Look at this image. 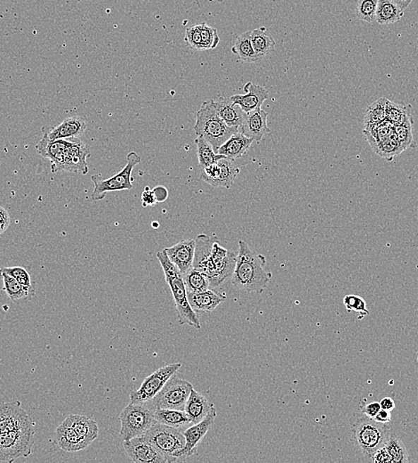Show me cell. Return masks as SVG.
Listing matches in <instances>:
<instances>
[{"label":"cell","instance_id":"32","mask_svg":"<svg viewBox=\"0 0 418 463\" xmlns=\"http://www.w3.org/2000/svg\"><path fill=\"white\" fill-rule=\"evenodd\" d=\"M232 52L236 54L239 60L245 61V63H260V60L253 49L251 32L242 33L237 37L234 46L232 47Z\"/></svg>","mask_w":418,"mask_h":463},{"label":"cell","instance_id":"2","mask_svg":"<svg viewBox=\"0 0 418 463\" xmlns=\"http://www.w3.org/2000/svg\"><path fill=\"white\" fill-rule=\"evenodd\" d=\"M266 266L265 256L253 250L246 242L239 241L237 262L231 277L232 286L246 293L262 294L273 277Z\"/></svg>","mask_w":418,"mask_h":463},{"label":"cell","instance_id":"29","mask_svg":"<svg viewBox=\"0 0 418 463\" xmlns=\"http://www.w3.org/2000/svg\"><path fill=\"white\" fill-rule=\"evenodd\" d=\"M251 42L260 61L275 50V41L270 35L265 27L251 30Z\"/></svg>","mask_w":418,"mask_h":463},{"label":"cell","instance_id":"45","mask_svg":"<svg viewBox=\"0 0 418 463\" xmlns=\"http://www.w3.org/2000/svg\"><path fill=\"white\" fill-rule=\"evenodd\" d=\"M184 41L190 49L201 51V36L198 25L186 29Z\"/></svg>","mask_w":418,"mask_h":463},{"label":"cell","instance_id":"23","mask_svg":"<svg viewBox=\"0 0 418 463\" xmlns=\"http://www.w3.org/2000/svg\"><path fill=\"white\" fill-rule=\"evenodd\" d=\"M87 129V122L80 116L64 119L61 124L54 127L47 133L50 140L66 139L71 137H80Z\"/></svg>","mask_w":418,"mask_h":463},{"label":"cell","instance_id":"33","mask_svg":"<svg viewBox=\"0 0 418 463\" xmlns=\"http://www.w3.org/2000/svg\"><path fill=\"white\" fill-rule=\"evenodd\" d=\"M393 131V125L387 119L378 123V124L365 126L363 129L366 141L372 149L376 148L380 143L388 139Z\"/></svg>","mask_w":418,"mask_h":463},{"label":"cell","instance_id":"25","mask_svg":"<svg viewBox=\"0 0 418 463\" xmlns=\"http://www.w3.org/2000/svg\"><path fill=\"white\" fill-rule=\"evenodd\" d=\"M213 101L215 112L219 117L229 127L239 129L245 115V112L242 111L241 108L239 105H234L229 98H219L217 100Z\"/></svg>","mask_w":418,"mask_h":463},{"label":"cell","instance_id":"47","mask_svg":"<svg viewBox=\"0 0 418 463\" xmlns=\"http://www.w3.org/2000/svg\"><path fill=\"white\" fill-rule=\"evenodd\" d=\"M381 406L378 402H372L369 404H365L364 406H362L361 408V413L364 414L366 416L371 418V419H375L376 415L379 413V411L381 410Z\"/></svg>","mask_w":418,"mask_h":463},{"label":"cell","instance_id":"15","mask_svg":"<svg viewBox=\"0 0 418 463\" xmlns=\"http://www.w3.org/2000/svg\"><path fill=\"white\" fill-rule=\"evenodd\" d=\"M123 447L133 462L169 463L165 456L143 435L123 441Z\"/></svg>","mask_w":418,"mask_h":463},{"label":"cell","instance_id":"37","mask_svg":"<svg viewBox=\"0 0 418 463\" xmlns=\"http://www.w3.org/2000/svg\"><path fill=\"white\" fill-rule=\"evenodd\" d=\"M387 100L388 99L381 98L369 106L365 112L364 119H363L364 127L378 124V123L386 121Z\"/></svg>","mask_w":418,"mask_h":463},{"label":"cell","instance_id":"35","mask_svg":"<svg viewBox=\"0 0 418 463\" xmlns=\"http://www.w3.org/2000/svg\"><path fill=\"white\" fill-rule=\"evenodd\" d=\"M195 143L197 146V156L200 169L217 163L219 160L225 157L215 153L213 146L203 136H197V139H195Z\"/></svg>","mask_w":418,"mask_h":463},{"label":"cell","instance_id":"6","mask_svg":"<svg viewBox=\"0 0 418 463\" xmlns=\"http://www.w3.org/2000/svg\"><path fill=\"white\" fill-rule=\"evenodd\" d=\"M156 406L153 401L145 404L130 403L119 415L121 437L123 441L142 437L155 423Z\"/></svg>","mask_w":418,"mask_h":463},{"label":"cell","instance_id":"27","mask_svg":"<svg viewBox=\"0 0 418 463\" xmlns=\"http://www.w3.org/2000/svg\"><path fill=\"white\" fill-rule=\"evenodd\" d=\"M56 437L57 445L65 452H78L88 447L77 432L64 423L56 428Z\"/></svg>","mask_w":418,"mask_h":463},{"label":"cell","instance_id":"14","mask_svg":"<svg viewBox=\"0 0 418 463\" xmlns=\"http://www.w3.org/2000/svg\"><path fill=\"white\" fill-rule=\"evenodd\" d=\"M35 427L20 401L0 404V433Z\"/></svg>","mask_w":418,"mask_h":463},{"label":"cell","instance_id":"21","mask_svg":"<svg viewBox=\"0 0 418 463\" xmlns=\"http://www.w3.org/2000/svg\"><path fill=\"white\" fill-rule=\"evenodd\" d=\"M91 151L80 137L71 139L70 156H68L66 172L85 175L88 173V161Z\"/></svg>","mask_w":418,"mask_h":463},{"label":"cell","instance_id":"52","mask_svg":"<svg viewBox=\"0 0 418 463\" xmlns=\"http://www.w3.org/2000/svg\"><path fill=\"white\" fill-rule=\"evenodd\" d=\"M379 403L383 410L392 411L395 409L396 407L395 402H394L393 399H390V397H385V399H383Z\"/></svg>","mask_w":418,"mask_h":463},{"label":"cell","instance_id":"10","mask_svg":"<svg viewBox=\"0 0 418 463\" xmlns=\"http://www.w3.org/2000/svg\"><path fill=\"white\" fill-rule=\"evenodd\" d=\"M193 386L187 380L172 376L153 400L156 408L183 410L193 391Z\"/></svg>","mask_w":418,"mask_h":463},{"label":"cell","instance_id":"11","mask_svg":"<svg viewBox=\"0 0 418 463\" xmlns=\"http://www.w3.org/2000/svg\"><path fill=\"white\" fill-rule=\"evenodd\" d=\"M181 367V363H177L155 370L153 375L143 380L138 389L131 391L129 395L130 403L145 404L153 401L165 386L167 380L174 376Z\"/></svg>","mask_w":418,"mask_h":463},{"label":"cell","instance_id":"53","mask_svg":"<svg viewBox=\"0 0 418 463\" xmlns=\"http://www.w3.org/2000/svg\"><path fill=\"white\" fill-rule=\"evenodd\" d=\"M393 1L397 3V4L402 6V8L405 10L413 0H393Z\"/></svg>","mask_w":418,"mask_h":463},{"label":"cell","instance_id":"13","mask_svg":"<svg viewBox=\"0 0 418 463\" xmlns=\"http://www.w3.org/2000/svg\"><path fill=\"white\" fill-rule=\"evenodd\" d=\"M201 178L215 188H229L239 174V168L234 160L224 157L217 163L200 169Z\"/></svg>","mask_w":418,"mask_h":463},{"label":"cell","instance_id":"51","mask_svg":"<svg viewBox=\"0 0 418 463\" xmlns=\"http://www.w3.org/2000/svg\"><path fill=\"white\" fill-rule=\"evenodd\" d=\"M375 421L381 423H388L392 420V414L390 411L381 409L379 413L376 415Z\"/></svg>","mask_w":418,"mask_h":463},{"label":"cell","instance_id":"5","mask_svg":"<svg viewBox=\"0 0 418 463\" xmlns=\"http://www.w3.org/2000/svg\"><path fill=\"white\" fill-rule=\"evenodd\" d=\"M194 132L197 136H203L210 143L217 153L229 137L239 132V129L226 124L215 112L214 101L207 100L197 112Z\"/></svg>","mask_w":418,"mask_h":463},{"label":"cell","instance_id":"7","mask_svg":"<svg viewBox=\"0 0 418 463\" xmlns=\"http://www.w3.org/2000/svg\"><path fill=\"white\" fill-rule=\"evenodd\" d=\"M143 437L165 456L169 463L179 462L178 456L185 447L183 430L155 421Z\"/></svg>","mask_w":418,"mask_h":463},{"label":"cell","instance_id":"48","mask_svg":"<svg viewBox=\"0 0 418 463\" xmlns=\"http://www.w3.org/2000/svg\"><path fill=\"white\" fill-rule=\"evenodd\" d=\"M157 204V201L153 191L149 187H146L142 194V204L143 207H153V206Z\"/></svg>","mask_w":418,"mask_h":463},{"label":"cell","instance_id":"17","mask_svg":"<svg viewBox=\"0 0 418 463\" xmlns=\"http://www.w3.org/2000/svg\"><path fill=\"white\" fill-rule=\"evenodd\" d=\"M267 118L268 113L262 108L245 112L241 125L239 127V132L259 143L270 132Z\"/></svg>","mask_w":418,"mask_h":463},{"label":"cell","instance_id":"42","mask_svg":"<svg viewBox=\"0 0 418 463\" xmlns=\"http://www.w3.org/2000/svg\"><path fill=\"white\" fill-rule=\"evenodd\" d=\"M378 0H358L356 6V16L364 22H376Z\"/></svg>","mask_w":418,"mask_h":463},{"label":"cell","instance_id":"20","mask_svg":"<svg viewBox=\"0 0 418 463\" xmlns=\"http://www.w3.org/2000/svg\"><path fill=\"white\" fill-rule=\"evenodd\" d=\"M187 294L191 307L197 314L211 313L227 298L225 293L209 289Z\"/></svg>","mask_w":418,"mask_h":463},{"label":"cell","instance_id":"44","mask_svg":"<svg viewBox=\"0 0 418 463\" xmlns=\"http://www.w3.org/2000/svg\"><path fill=\"white\" fill-rule=\"evenodd\" d=\"M344 305L349 313L354 311L356 313L359 314V320L369 315V311L366 310L364 298L358 296V295H347V296H345L344 298Z\"/></svg>","mask_w":418,"mask_h":463},{"label":"cell","instance_id":"4","mask_svg":"<svg viewBox=\"0 0 418 463\" xmlns=\"http://www.w3.org/2000/svg\"><path fill=\"white\" fill-rule=\"evenodd\" d=\"M157 259L162 267L166 282L169 284L171 293H172L177 310L178 322L181 325L187 324L197 330H201L200 319H198L196 312L191 308L189 300H188L183 274L174 266V264L171 262L164 250L157 253Z\"/></svg>","mask_w":418,"mask_h":463},{"label":"cell","instance_id":"18","mask_svg":"<svg viewBox=\"0 0 418 463\" xmlns=\"http://www.w3.org/2000/svg\"><path fill=\"white\" fill-rule=\"evenodd\" d=\"M244 95H232L231 100L234 105H239L244 112L255 111L262 107L263 102L269 97V91L263 86L248 82L243 88Z\"/></svg>","mask_w":418,"mask_h":463},{"label":"cell","instance_id":"30","mask_svg":"<svg viewBox=\"0 0 418 463\" xmlns=\"http://www.w3.org/2000/svg\"><path fill=\"white\" fill-rule=\"evenodd\" d=\"M404 16V9L393 0H378L376 22L389 25L399 22Z\"/></svg>","mask_w":418,"mask_h":463},{"label":"cell","instance_id":"3","mask_svg":"<svg viewBox=\"0 0 418 463\" xmlns=\"http://www.w3.org/2000/svg\"><path fill=\"white\" fill-rule=\"evenodd\" d=\"M390 430L386 423H378L364 414H356L351 420V439L354 447L366 458L371 459L388 441Z\"/></svg>","mask_w":418,"mask_h":463},{"label":"cell","instance_id":"46","mask_svg":"<svg viewBox=\"0 0 418 463\" xmlns=\"http://www.w3.org/2000/svg\"><path fill=\"white\" fill-rule=\"evenodd\" d=\"M371 461L376 463H392L393 459L390 457L388 450L386 445H383L381 448H379L378 451L372 455Z\"/></svg>","mask_w":418,"mask_h":463},{"label":"cell","instance_id":"12","mask_svg":"<svg viewBox=\"0 0 418 463\" xmlns=\"http://www.w3.org/2000/svg\"><path fill=\"white\" fill-rule=\"evenodd\" d=\"M71 137L66 139L50 140L47 133L36 145L40 156L46 158L51 163L53 173L65 172L70 156Z\"/></svg>","mask_w":418,"mask_h":463},{"label":"cell","instance_id":"9","mask_svg":"<svg viewBox=\"0 0 418 463\" xmlns=\"http://www.w3.org/2000/svg\"><path fill=\"white\" fill-rule=\"evenodd\" d=\"M35 427L0 433V461L13 462L32 452Z\"/></svg>","mask_w":418,"mask_h":463},{"label":"cell","instance_id":"28","mask_svg":"<svg viewBox=\"0 0 418 463\" xmlns=\"http://www.w3.org/2000/svg\"><path fill=\"white\" fill-rule=\"evenodd\" d=\"M155 421L157 423L167 425V426L173 427L184 431L186 428H189L191 424L190 418L188 417L185 411L174 409H162V408H156Z\"/></svg>","mask_w":418,"mask_h":463},{"label":"cell","instance_id":"40","mask_svg":"<svg viewBox=\"0 0 418 463\" xmlns=\"http://www.w3.org/2000/svg\"><path fill=\"white\" fill-rule=\"evenodd\" d=\"M393 132L402 152L407 149L416 147L413 136V122L404 125L393 126Z\"/></svg>","mask_w":418,"mask_h":463},{"label":"cell","instance_id":"31","mask_svg":"<svg viewBox=\"0 0 418 463\" xmlns=\"http://www.w3.org/2000/svg\"><path fill=\"white\" fill-rule=\"evenodd\" d=\"M0 277L2 278L3 283H4V291L13 303H20L23 300H30L35 296L36 291L26 289L22 284L17 282L15 278L3 272L1 269H0Z\"/></svg>","mask_w":418,"mask_h":463},{"label":"cell","instance_id":"54","mask_svg":"<svg viewBox=\"0 0 418 463\" xmlns=\"http://www.w3.org/2000/svg\"><path fill=\"white\" fill-rule=\"evenodd\" d=\"M417 362L418 363V351L417 353Z\"/></svg>","mask_w":418,"mask_h":463},{"label":"cell","instance_id":"55","mask_svg":"<svg viewBox=\"0 0 418 463\" xmlns=\"http://www.w3.org/2000/svg\"><path fill=\"white\" fill-rule=\"evenodd\" d=\"M217 1H219V2H221V1H222V0H217Z\"/></svg>","mask_w":418,"mask_h":463},{"label":"cell","instance_id":"38","mask_svg":"<svg viewBox=\"0 0 418 463\" xmlns=\"http://www.w3.org/2000/svg\"><path fill=\"white\" fill-rule=\"evenodd\" d=\"M393 463L410 462L409 452L407 451L402 438L399 435L390 434L388 441L386 444Z\"/></svg>","mask_w":418,"mask_h":463},{"label":"cell","instance_id":"50","mask_svg":"<svg viewBox=\"0 0 418 463\" xmlns=\"http://www.w3.org/2000/svg\"><path fill=\"white\" fill-rule=\"evenodd\" d=\"M153 191L157 202H164L169 198V191L163 185L154 187Z\"/></svg>","mask_w":418,"mask_h":463},{"label":"cell","instance_id":"8","mask_svg":"<svg viewBox=\"0 0 418 463\" xmlns=\"http://www.w3.org/2000/svg\"><path fill=\"white\" fill-rule=\"evenodd\" d=\"M141 157L136 152H131L126 156V164L119 173L114 176L102 180L100 175H95L91 177L95 184V189L92 194V201H97L104 199L106 194L112 192L131 190L132 171L137 164L141 163Z\"/></svg>","mask_w":418,"mask_h":463},{"label":"cell","instance_id":"39","mask_svg":"<svg viewBox=\"0 0 418 463\" xmlns=\"http://www.w3.org/2000/svg\"><path fill=\"white\" fill-rule=\"evenodd\" d=\"M373 151L376 154H378L379 156L385 158L387 160H393L394 157L402 153V150L400 148L393 131L390 134L388 139L380 143Z\"/></svg>","mask_w":418,"mask_h":463},{"label":"cell","instance_id":"24","mask_svg":"<svg viewBox=\"0 0 418 463\" xmlns=\"http://www.w3.org/2000/svg\"><path fill=\"white\" fill-rule=\"evenodd\" d=\"M253 142L255 141L252 139L243 135L241 132H237L229 137L227 141L218 149L217 153L232 160L241 159L249 152Z\"/></svg>","mask_w":418,"mask_h":463},{"label":"cell","instance_id":"19","mask_svg":"<svg viewBox=\"0 0 418 463\" xmlns=\"http://www.w3.org/2000/svg\"><path fill=\"white\" fill-rule=\"evenodd\" d=\"M163 250L181 274L186 273L193 266L195 240H183L177 245Z\"/></svg>","mask_w":418,"mask_h":463},{"label":"cell","instance_id":"16","mask_svg":"<svg viewBox=\"0 0 418 463\" xmlns=\"http://www.w3.org/2000/svg\"><path fill=\"white\" fill-rule=\"evenodd\" d=\"M215 417H217V409L215 408L204 420L193 424V426H190L184 431L185 447L178 456V461L184 462L185 459L196 454L198 445L213 426Z\"/></svg>","mask_w":418,"mask_h":463},{"label":"cell","instance_id":"22","mask_svg":"<svg viewBox=\"0 0 418 463\" xmlns=\"http://www.w3.org/2000/svg\"><path fill=\"white\" fill-rule=\"evenodd\" d=\"M63 423L73 428L88 447L98 438L99 428L97 421L85 415H68Z\"/></svg>","mask_w":418,"mask_h":463},{"label":"cell","instance_id":"43","mask_svg":"<svg viewBox=\"0 0 418 463\" xmlns=\"http://www.w3.org/2000/svg\"><path fill=\"white\" fill-rule=\"evenodd\" d=\"M8 274L10 276L15 278L17 282H19L23 287H25L26 289L30 291H36L35 287L33 286L32 276L29 273V271L25 269L23 266H12V267H3L0 269Z\"/></svg>","mask_w":418,"mask_h":463},{"label":"cell","instance_id":"1","mask_svg":"<svg viewBox=\"0 0 418 463\" xmlns=\"http://www.w3.org/2000/svg\"><path fill=\"white\" fill-rule=\"evenodd\" d=\"M237 254L224 248L217 235H200L195 239L193 267L208 278L210 286H220L231 278Z\"/></svg>","mask_w":418,"mask_h":463},{"label":"cell","instance_id":"34","mask_svg":"<svg viewBox=\"0 0 418 463\" xmlns=\"http://www.w3.org/2000/svg\"><path fill=\"white\" fill-rule=\"evenodd\" d=\"M386 119L393 126H400L413 122L411 115V106L398 104V102L387 100Z\"/></svg>","mask_w":418,"mask_h":463},{"label":"cell","instance_id":"36","mask_svg":"<svg viewBox=\"0 0 418 463\" xmlns=\"http://www.w3.org/2000/svg\"><path fill=\"white\" fill-rule=\"evenodd\" d=\"M185 288L187 293H197L208 290L210 287L208 278L201 271L191 267L186 273L183 274Z\"/></svg>","mask_w":418,"mask_h":463},{"label":"cell","instance_id":"41","mask_svg":"<svg viewBox=\"0 0 418 463\" xmlns=\"http://www.w3.org/2000/svg\"><path fill=\"white\" fill-rule=\"evenodd\" d=\"M198 26L201 36V51L215 49L220 41L217 30L207 25L205 23Z\"/></svg>","mask_w":418,"mask_h":463},{"label":"cell","instance_id":"49","mask_svg":"<svg viewBox=\"0 0 418 463\" xmlns=\"http://www.w3.org/2000/svg\"><path fill=\"white\" fill-rule=\"evenodd\" d=\"M10 225V216L4 208L0 206V235L3 234Z\"/></svg>","mask_w":418,"mask_h":463},{"label":"cell","instance_id":"26","mask_svg":"<svg viewBox=\"0 0 418 463\" xmlns=\"http://www.w3.org/2000/svg\"><path fill=\"white\" fill-rule=\"evenodd\" d=\"M215 408L213 404L209 402L203 395L193 389L185 404L184 411L190 418L191 423L196 424L204 420Z\"/></svg>","mask_w":418,"mask_h":463}]
</instances>
